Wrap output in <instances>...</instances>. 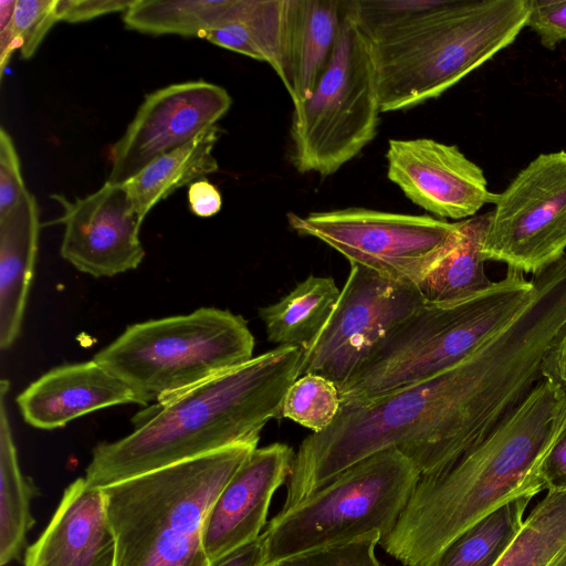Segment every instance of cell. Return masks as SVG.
Here are the masks:
<instances>
[{"label":"cell","instance_id":"obj_33","mask_svg":"<svg viewBox=\"0 0 566 566\" xmlns=\"http://www.w3.org/2000/svg\"><path fill=\"white\" fill-rule=\"evenodd\" d=\"M133 0H57L60 21L83 22L116 11H125Z\"/></svg>","mask_w":566,"mask_h":566},{"label":"cell","instance_id":"obj_29","mask_svg":"<svg viewBox=\"0 0 566 566\" xmlns=\"http://www.w3.org/2000/svg\"><path fill=\"white\" fill-rule=\"evenodd\" d=\"M380 539V532L371 531L350 541L292 556L276 566H382L375 554Z\"/></svg>","mask_w":566,"mask_h":566},{"label":"cell","instance_id":"obj_27","mask_svg":"<svg viewBox=\"0 0 566 566\" xmlns=\"http://www.w3.org/2000/svg\"><path fill=\"white\" fill-rule=\"evenodd\" d=\"M533 495H521L500 506L459 535L433 566H494L523 526Z\"/></svg>","mask_w":566,"mask_h":566},{"label":"cell","instance_id":"obj_25","mask_svg":"<svg viewBox=\"0 0 566 566\" xmlns=\"http://www.w3.org/2000/svg\"><path fill=\"white\" fill-rule=\"evenodd\" d=\"M244 0H133L123 12L127 29L146 34L206 38L235 20Z\"/></svg>","mask_w":566,"mask_h":566},{"label":"cell","instance_id":"obj_20","mask_svg":"<svg viewBox=\"0 0 566 566\" xmlns=\"http://www.w3.org/2000/svg\"><path fill=\"white\" fill-rule=\"evenodd\" d=\"M39 207L27 191L0 217V348L9 349L20 335L40 235Z\"/></svg>","mask_w":566,"mask_h":566},{"label":"cell","instance_id":"obj_21","mask_svg":"<svg viewBox=\"0 0 566 566\" xmlns=\"http://www.w3.org/2000/svg\"><path fill=\"white\" fill-rule=\"evenodd\" d=\"M489 221L490 212L460 221L455 242L418 286L426 303H457L493 284L483 253Z\"/></svg>","mask_w":566,"mask_h":566},{"label":"cell","instance_id":"obj_14","mask_svg":"<svg viewBox=\"0 0 566 566\" xmlns=\"http://www.w3.org/2000/svg\"><path fill=\"white\" fill-rule=\"evenodd\" d=\"M52 198L62 207L61 256L93 277H112L135 270L145 258L139 238L144 219L124 185L105 184L74 200Z\"/></svg>","mask_w":566,"mask_h":566},{"label":"cell","instance_id":"obj_12","mask_svg":"<svg viewBox=\"0 0 566 566\" xmlns=\"http://www.w3.org/2000/svg\"><path fill=\"white\" fill-rule=\"evenodd\" d=\"M424 304L418 287L350 264L327 321L302 348L300 376H323L340 390L374 348Z\"/></svg>","mask_w":566,"mask_h":566},{"label":"cell","instance_id":"obj_36","mask_svg":"<svg viewBox=\"0 0 566 566\" xmlns=\"http://www.w3.org/2000/svg\"><path fill=\"white\" fill-rule=\"evenodd\" d=\"M266 544L263 533L254 541L210 562L209 566H265Z\"/></svg>","mask_w":566,"mask_h":566},{"label":"cell","instance_id":"obj_5","mask_svg":"<svg viewBox=\"0 0 566 566\" xmlns=\"http://www.w3.org/2000/svg\"><path fill=\"white\" fill-rule=\"evenodd\" d=\"M250 439L103 489L115 566H186L216 499L258 448Z\"/></svg>","mask_w":566,"mask_h":566},{"label":"cell","instance_id":"obj_23","mask_svg":"<svg viewBox=\"0 0 566 566\" xmlns=\"http://www.w3.org/2000/svg\"><path fill=\"white\" fill-rule=\"evenodd\" d=\"M340 290L334 279L310 275L276 303L261 307L269 342L305 348L332 313Z\"/></svg>","mask_w":566,"mask_h":566},{"label":"cell","instance_id":"obj_17","mask_svg":"<svg viewBox=\"0 0 566 566\" xmlns=\"http://www.w3.org/2000/svg\"><path fill=\"white\" fill-rule=\"evenodd\" d=\"M116 541L103 489L77 478L40 537L28 547L24 566H115Z\"/></svg>","mask_w":566,"mask_h":566},{"label":"cell","instance_id":"obj_6","mask_svg":"<svg viewBox=\"0 0 566 566\" xmlns=\"http://www.w3.org/2000/svg\"><path fill=\"white\" fill-rule=\"evenodd\" d=\"M534 283L507 268L485 291L450 304L426 303L385 337L340 388L342 406L428 379L464 359L530 301Z\"/></svg>","mask_w":566,"mask_h":566},{"label":"cell","instance_id":"obj_15","mask_svg":"<svg viewBox=\"0 0 566 566\" xmlns=\"http://www.w3.org/2000/svg\"><path fill=\"white\" fill-rule=\"evenodd\" d=\"M387 176L416 206L439 219L465 220L497 193L455 146L431 138L389 139Z\"/></svg>","mask_w":566,"mask_h":566},{"label":"cell","instance_id":"obj_3","mask_svg":"<svg viewBox=\"0 0 566 566\" xmlns=\"http://www.w3.org/2000/svg\"><path fill=\"white\" fill-rule=\"evenodd\" d=\"M303 349L277 346L134 418L128 436L101 442L85 480L104 489L124 480L260 439L281 416L283 398L300 376Z\"/></svg>","mask_w":566,"mask_h":566},{"label":"cell","instance_id":"obj_37","mask_svg":"<svg viewBox=\"0 0 566 566\" xmlns=\"http://www.w3.org/2000/svg\"><path fill=\"white\" fill-rule=\"evenodd\" d=\"M17 0L0 1V74L3 76L18 44L13 32V15Z\"/></svg>","mask_w":566,"mask_h":566},{"label":"cell","instance_id":"obj_7","mask_svg":"<svg viewBox=\"0 0 566 566\" xmlns=\"http://www.w3.org/2000/svg\"><path fill=\"white\" fill-rule=\"evenodd\" d=\"M243 316L217 307L129 325L93 359L148 406L237 368L253 358Z\"/></svg>","mask_w":566,"mask_h":566},{"label":"cell","instance_id":"obj_35","mask_svg":"<svg viewBox=\"0 0 566 566\" xmlns=\"http://www.w3.org/2000/svg\"><path fill=\"white\" fill-rule=\"evenodd\" d=\"M188 201L191 212L202 218L217 214L222 207L220 191L207 178L189 185Z\"/></svg>","mask_w":566,"mask_h":566},{"label":"cell","instance_id":"obj_31","mask_svg":"<svg viewBox=\"0 0 566 566\" xmlns=\"http://www.w3.org/2000/svg\"><path fill=\"white\" fill-rule=\"evenodd\" d=\"M528 8L525 27L537 34L544 48L554 50L566 41V1L528 0Z\"/></svg>","mask_w":566,"mask_h":566},{"label":"cell","instance_id":"obj_1","mask_svg":"<svg viewBox=\"0 0 566 566\" xmlns=\"http://www.w3.org/2000/svg\"><path fill=\"white\" fill-rule=\"evenodd\" d=\"M527 304L457 365L374 399L342 406L300 444L281 511L355 463L395 448L421 476L441 474L481 443L543 379L544 358L566 327V287L539 276Z\"/></svg>","mask_w":566,"mask_h":566},{"label":"cell","instance_id":"obj_13","mask_svg":"<svg viewBox=\"0 0 566 566\" xmlns=\"http://www.w3.org/2000/svg\"><path fill=\"white\" fill-rule=\"evenodd\" d=\"M231 104L226 88L206 81L176 83L148 94L109 148L106 182H127L158 157L217 125Z\"/></svg>","mask_w":566,"mask_h":566},{"label":"cell","instance_id":"obj_11","mask_svg":"<svg viewBox=\"0 0 566 566\" xmlns=\"http://www.w3.org/2000/svg\"><path fill=\"white\" fill-rule=\"evenodd\" d=\"M484 240L486 260L524 274L565 255L566 151L541 154L497 193Z\"/></svg>","mask_w":566,"mask_h":566},{"label":"cell","instance_id":"obj_38","mask_svg":"<svg viewBox=\"0 0 566 566\" xmlns=\"http://www.w3.org/2000/svg\"><path fill=\"white\" fill-rule=\"evenodd\" d=\"M542 377L566 391V327L544 358Z\"/></svg>","mask_w":566,"mask_h":566},{"label":"cell","instance_id":"obj_28","mask_svg":"<svg viewBox=\"0 0 566 566\" xmlns=\"http://www.w3.org/2000/svg\"><path fill=\"white\" fill-rule=\"evenodd\" d=\"M340 408L342 395L336 384L319 375L305 374L287 389L281 417L317 433L333 423Z\"/></svg>","mask_w":566,"mask_h":566},{"label":"cell","instance_id":"obj_10","mask_svg":"<svg viewBox=\"0 0 566 566\" xmlns=\"http://www.w3.org/2000/svg\"><path fill=\"white\" fill-rule=\"evenodd\" d=\"M297 234L317 239L349 264L418 287L451 249L460 221L366 208L286 214Z\"/></svg>","mask_w":566,"mask_h":566},{"label":"cell","instance_id":"obj_2","mask_svg":"<svg viewBox=\"0 0 566 566\" xmlns=\"http://www.w3.org/2000/svg\"><path fill=\"white\" fill-rule=\"evenodd\" d=\"M566 429V391L542 379L481 443L446 472L420 476L380 546L405 566H433L473 524L545 489L541 468Z\"/></svg>","mask_w":566,"mask_h":566},{"label":"cell","instance_id":"obj_24","mask_svg":"<svg viewBox=\"0 0 566 566\" xmlns=\"http://www.w3.org/2000/svg\"><path fill=\"white\" fill-rule=\"evenodd\" d=\"M10 384L0 382V565L20 557L28 532L35 520L30 512L36 496L34 482L21 472L6 397Z\"/></svg>","mask_w":566,"mask_h":566},{"label":"cell","instance_id":"obj_18","mask_svg":"<svg viewBox=\"0 0 566 566\" xmlns=\"http://www.w3.org/2000/svg\"><path fill=\"white\" fill-rule=\"evenodd\" d=\"M15 402L23 420L42 430L64 427L111 406H147L135 390L93 358L50 369L21 391Z\"/></svg>","mask_w":566,"mask_h":566},{"label":"cell","instance_id":"obj_16","mask_svg":"<svg viewBox=\"0 0 566 566\" xmlns=\"http://www.w3.org/2000/svg\"><path fill=\"white\" fill-rule=\"evenodd\" d=\"M295 453L281 442L255 448L233 473L210 509L202 528L209 562L262 533L275 490L291 475Z\"/></svg>","mask_w":566,"mask_h":566},{"label":"cell","instance_id":"obj_8","mask_svg":"<svg viewBox=\"0 0 566 566\" xmlns=\"http://www.w3.org/2000/svg\"><path fill=\"white\" fill-rule=\"evenodd\" d=\"M420 476L416 465L395 448L355 463L271 520L263 533L265 566L371 531L380 532L382 539L395 527Z\"/></svg>","mask_w":566,"mask_h":566},{"label":"cell","instance_id":"obj_32","mask_svg":"<svg viewBox=\"0 0 566 566\" xmlns=\"http://www.w3.org/2000/svg\"><path fill=\"white\" fill-rule=\"evenodd\" d=\"M28 191L14 143L4 129H0V217L7 214Z\"/></svg>","mask_w":566,"mask_h":566},{"label":"cell","instance_id":"obj_26","mask_svg":"<svg viewBox=\"0 0 566 566\" xmlns=\"http://www.w3.org/2000/svg\"><path fill=\"white\" fill-rule=\"evenodd\" d=\"M494 566H566V492H547Z\"/></svg>","mask_w":566,"mask_h":566},{"label":"cell","instance_id":"obj_9","mask_svg":"<svg viewBox=\"0 0 566 566\" xmlns=\"http://www.w3.org/2000/svg\"><path fill=\"white\" fill-rule=\"evenodd\" d=\"M380 101L370 44L347 1L328 64L311 96L294 105L292 163L327 177L377 135Z\"/></svg>","mask_w":566,"mask_h":566},{"label":"cell","instance_id":"obj_19","mask_svg":"<svg viewBox=\"0 0 566 566\" xmlns=\"http://www.w3.org/2000/svg\"><path fill=\"white\" fill-rule=\"evenodd\" d=\"M342 14L339 0H285L280 49L272 69L293 105L311 96L325 71Z\"/></svg>","mask_w":566,"mask_h":566},{"label":"cell","instance_id":"obj_30","mask_svg":"<svg viewBox=\"0 0 566 566\" xmlns=\"http://www.w3.org/2000/svg\"><path fill=\"white\" fill-rule=\"evenodd\" d=\"M56 3L57 0H17L13 32L22 59L32 57L48 32L60 21Z\"/></svg>","mask_w":566,"mask_h":566},{"label":"cell","instance_id":"obj_34","mask_svg":"<svg viewBox=\"0 0 566 566\" xmlns=\"http://www.w3.org/2000/svg\"><path fill=\"white\" fill-rule=\"evenodd\" d=\"M541 476L547 491L566 492V429L545 458Z\"/></svg>","mask_w":566,"mask_h":566},{"label":"cell","instance_id":"obj_4","mask_svg":"<svg viewBox=\"0 0 566 566\" xmlns=\"http://www.w3.org/2000/svg\"><path fill=\"white\" fill-rule=\"evenodd\" d=\"M369 41L380 111L437 98L509 46L528 0H349Z\"/></svg>","mask_w":566,"mask_h":566},{"label":"cell","instance_id":"obj_39","mask_svg":"<svg viewBox=\"0 0 566 566\" xmlns=\"http://www.w3.org/2000/svg\"><path fill=\"white\" fill-rule=\"evenodd\" d=\"M210 562L203 551L199 552L186 566H209Z\"/></svg>","mask_w":566,"mask_h":566},{"label":"cell","instance_id":"obj_22","mask_svg":"<svg viewBox=\"0 0 566 566\" xmlns=\"http://www.w3.org/2000/svg\"><path fill=\"white\" fill-rule=\"evenodd\" d=\"M220 133L218 125L210 127L186 145L158 157L123 184L143 219L175 190L219 170L213 148Z\"/></svg>","mask_w":566,"mask_h":566}]
</instances>
